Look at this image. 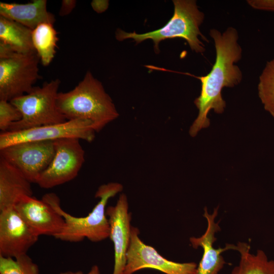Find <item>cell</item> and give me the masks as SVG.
Segmentation results:
<instances>
[{
	"instance_id": "obj_1",
	"label": "cell",
	"mask_w": 274,
	"mask_h": 274,
	"mask_svg": "<svg viewBox=\"0 0 274 274\" xmlns=\"http://www.w3.org/2000/svg\"><path fill=\"white\" fill-rule=\"evenodd\" d=\"M216 50V59L210 72L204 76L198 77L201 82L200 95L194 100L198 114L189 133L195 137L202 129L209 126L208 117L210 111L223 113L226 107L221 92L224 87L232 88L239 84L243 79L239 67L235 64L241 60L242 49L237 42V31L228 27L223 33L216 29L210 30Z\"/></svg>"
},
{
	"instance_id": "obj_2",
	"label": "cell",
	"mask_w": 274,
	"mask_h": 274,
	"mask_svg": "<svg viewBox=\"0 0 274 274\" xmlns=\"http://www.w3.org/2000/svg\"><path fill=\"white\" fill-rule=\"evenodd\" d=\"M56 102L58 110L66 120H89L96 132L119 116L112 98L90 71L74 89L59 92Z\"/></svg>"
},
{
	"instance_id": "obj_3",
	"label": "cell",
	"mask_w": 274,
	"mask_h": 274,
	"mask_svg": "<svg viewBox=\"0 0 274 274\" xmlns=\"http://www.w3.org/2000/svg\"><path fill=\"white\" fill-rule=\"evenodd\" d=\"M123 186L118 182L100 185L95 197L99 198L92 211L87 216L78 217L65 212L60 206L59 197L54 193H48L42 199L50 204L64 220L62 230L54 237L69 242H79L87 238L93 242L105 240L110 236V224L106 215L109 200L120 192Z\"/></svg>"
},
{
	"instance_id": "obj_4",
	"label": "cell",
	"mask_w": 274,
	"mask_h": 274,
	"mask_svg": "<svg viewBox=\"0 0 274 274\" xmlns=\"http://www.w3.org/2000/svg\"><path fill=\"white\" fill-rule=\"evenodd\" d=\"M174 12L167 23L161 28L145 33L127 32L118 29L116 32V38L119 41L127 39H133L136 44L147 39H151L154 44L156 53L159 51L160 41L168 39L181 38L187 41L191 50L202 53L205 51L204 45L199 37L209 42L201 33L200 26L202 23L204 13L200 11L194 0H174Z\"/></svg>"
},
{
	"instance_id": "obj_5",
	"label": "cell",
	"mask_w": 274,
	"mask_h": 274,
	"mask_svg": "<svg viewBox=\"0 0 274 274\" xmlns=\"http://www.w3.org/2000/svg\"><path fill=\"white\" fill-rule=\"evenodd\" d=\"M59 79L33 87L28 93L10 102L20 112L21 119L13 123L7 131H17L37 127L57 124L66 120L57 106Z\"/></svg>"
},
{
	"instance_id": "obj_6",
	"label": "cell",
	"mask_w": 274,
	"mask_h": 274,
	"mask_svg": "<svg viewBox=\"0 0 274 274\" xmlns=\"http://www.w3.org/2000/svg\"><path fill=\"white\" fill-rule=\"evenodd\" d=\"M40 60L36 52H14L0 58V100L10 101L32 89L39 77Z\"/></svg>"
},
{
	"instance_id": "obj_7",
	"label": "cell",
	"mask_w": 274,
	"mask_h": 274,
	"mask_svg": "<svg viewBox=\"0 0 274 274\" xmlns=\"http://www.w3.org/2000/svg\"><path fill=\"white\" fill-rule=\"evenodd\" d=\"M93 123L77 119L17 131L1 132L0 149L25 142L55 141L64 139H78L91 142L95 136Z\"/></svg>"
},
{
	"instance_id": "obj_8",
	"label": "cell",
	"mask_w": 274,
	"mask_h": 274,
	"mask_svg": "<svg viewBox=\"0 0 274 274\" xmlns=\"http://www.w3.org/2000/svg\"><path fill=\"white\" fill-rule=\"evenodd\" d=\"M80 140L64 139L54 141V156L36 184L42 188L48 189L75 178L85 161V152Z\"/></svg>"
},
{
	"instance_id": "obj_9",
	"label": "cell",
	"mask_w": 274,
	"mask_h": 274,
	"mask_svg": "<svg viewBox=\"0 0 274 274\" xmlns=\"http://www.w3.org/2000/svg\"><path fill=\"white\" fill-rule=\"evenodd\" d=\"M54 141H30L0 149V158L19 171L31 183L50 164L54 154Z\"/></svg>"
},
{
	"instance_id": "obj_10",
	"label": "cell",
	"mask_w": 274,
	"mask_h": 274,
	"mask_svg": "<svg viewBox=\"0 0 274 274\" xmlns=\"http://www.w3.org/2000/svg\"><path fill=\"white\" fill-rule=\"evenodd\" d=\"M139 234V229L131 226L123 274H133L146 268L156 269L165 274L196 273V263H179L169 260L159 254L153 247L145 244L140 239Z\"/></svg>"
},
{
	"instance_id": "obj_11",
	"label": "cell",
	"mask_w": 274,
	"mask_h": 274,
	"mask_svg": "<svg viewBox=\"0 0 274 274\" xmlns=\"http://www.w3.org/2000/svg\"><path fill=\"white\" fill-rule=\"evenodd\" d=\"M39 237L15 207L0 211V256L16 258L26 254Z\"/></svg>"
},
{
	"instance_id": "obj_12",
	"label": "cell",
	"mask_w": 274,
	"mask_h": 274,
	"mask_svg": "<svg viewBox=\"0 0 274 274\" xmlns=\"http://www.w3.org/2000/svg\"><path fill=\"white\" fill-rule=\"evenodd\" d=\"M110 224V236L114 247V266L112 274H123L126 264L131 226L126 195L121 194L114 206L106 209Z\"/></svg>"
},
{
	"instance_id": "obj_13",
	"label": "cell",
	"mask_w": 274,
	"mask_h": 274,
	"mask_svg": "<svg viewBox=\"0 0 274 274\" xmlns=\"http://www.w3.org/2000/svg\"><path fill=\"white\" fill-rule=\"evenodd\" d=\"M15 208L32 230L39 236L55 237L62 230L64 220L47 202L32 196H24Z\"/></svg>"
},
{
	"instance_id": "obj_14",
	"label": "cell",
	"mask_w": 274,
	"mask_h": 274,
	"mask_svg": "<svg viewBox=\"0 0 274 274\" xmlns=\"http://www.w3.org/2000/svg\"><path fill=\"white\" fill-rule=\"evenodd\" d=\"M218 207L214 209L212 214H209L207 208H204L203 216L207 221L208 226L205 232L200 236L191 237L189 241L194 249L200 247L203 254L197 265L196 274H219L226 262L222 254L227 250H234L235 245L226 244L224 248H215L214 243L217 239L215 234L220 230L218 222H216Z\"/></svg>"
},
{
	"instance_id": "obj_15",
	"label": "cell",
	"mask_w": 274,
	"mask_h": 274,
	"mask_svg": "<svg viewBox=\"0 0 274 274\" xmlns=\"http://www.w3.org/2000/svg\"><path fill=\"white\" fill-rule=\"evenodd\" d=\"M46 0H33L27 4L0 2V16L33 30L41 23L53 24L54 15L47 9Z\"/></svg>"
},
{
	"instance_id": "obj_16",
	"label": "cell",
	"mask_w": 274,
	"mask_h": 274,
	"mask_svg": "<svg viewBox=\"0 0 274 274\" xmlns=\"http://www.w3.org/2000/svg\"><path fill=\"white\" fill-rule=\"evenodd\" d=\"M31 182L0 158V211L14 207L24 196H32Z\"/></svg>"
},
{
	"instance_id": "obj_17",
	"label": "cell",
	"mask_w": 274,
	"mask_h": 274,
	"mask_svg": "<svg viewBox=\"0 0 274 274\" xmlns=\"http://www.w3.org/2000/svg\"><path fill=\"white\" fill-rule=\"evenodd\" d=\"M249 243L239 242L234 250L240 254L238 265L230 274H274V260H269L265 252L258 250L256 254L250 252Z\"/></svg>"
},
{
	"instance_id": "obj_18",
	"label": "cell",
	"mask_w": 274,
	"mask_h": 274,
	"mask_svg": "<svg viewBox=\"0 0 274 274\" xmlns=\"http://www.w3.org/2000/svg\"><path fill=\"white\" fill-rule=\"evenodd\" d=\"M32 30L0 16V41L8 45L16 52H36L32 41Z\"/></svg>"
},
{
	"instance_id": "obj_19",
	"label": "cell",
	"mask_w": 274,
	"mask_h": 274,
	"mask_svg": "<svg viewBox=\"0 0 274 274\" xmlns=\"http://www.w3.org/2000/svg\"><path fill=\"white\" fill-rule=\"evenodd\" d=\"M58 40L57 32L52 24L41 23L32 30L33 45L44 66L48 65L54 58Z\"/></svg>"
},
{
	"instance_id": "obj_20",
	"label": "cell",
	"mask_w": 274,
	"mask_h": 274,
	"mask_svg": "<svg viewBox=\"0 0 274 274\" xmlns=\"http://www.w3.org/2000/svg\"><path fill=\"white\" fill-rule=\"evenodd\" d=\"M258 92L264 109L274 118V59L266 63L259 76Z\"/></svg>"
},
{
	"instance_id": "obj_21",
	"label": "cell",
	"mask_w": 274,
	"mask_h": 274,
	"mask_svg": "<svg viewBox=\"0 0 274 274\" xmlns=\"http://www.w3.org/2000/svg\"><path fill=\"white\" fill-rule=\"evenodd\" d=\"M0 274H40L39 268L27 254L16 258L0 256Z\"/></svg>"
},
{
	"instance_id": "obj_22",
	"label": "cell",
	"mask_w": 274,
	"mask_h": 274,
	"mask_svg": "<svg viewBox=\"0 0 274 274\" xmlns=\"http://www.w3.org/2000/svg\"><path fill=\"white\" fill-rule=\"evenodd\" d=\"M22 115L19 110L10 101L0 100V129L7 131L11 125L19 121Z\"/></svg>"
},
{
	"instance_id": "obj_23",
	"label": "cell",
	"mask_w": 274,
	"mask_h": 274,
	"mask_svg": "<svg viewBox=\"0 0 274 274\" xmlns=\"http://www.w3.org/2000/svg\"><path fill=\"white\" fill-rule=\"evenodd\" d=\"M247 2L253 9L274 12V0H248Z\"/></svg>"
},
{
	"instance_id": "obj_24",
	"label": "cell",
	"mask_w": 274,
	"mask_h": 274,
	"mask_svg": "<svg viewBox=\"0 0 274 274\" xmlns=\"http://www.w3.org/2000/svg\"><path fill=\"white\" fill-rule=\"evenodd\" d=\"M77 1L75 0H63L59 12L60 16L68 15L75 8Z\"/></svg>"
},
{
	"instance_id": "obj_25",
	"label": "cell",
	"mask_w": 274,
	"mask_h": 274,
	"mask_svg": "<svg viewBox=\"0 0 274 274\" xmlns=\"http://www.w3.org/2000/svg\"><path fill=\"white\" fill-rule=\"evenodd\" d=\"M93 9L98 13L105 11L108 6V2L106 1H93L91 3Z\"/></svg>"
},
{
	"instance_id": "obj_26",
	"label": "cell",
	"mask_w": 274,
	"mask_h": 274,
	"mask_svg": "<svg viewBox=\"0 0 274 274\" xmlns=\"http://www.w3.org/2000/svg\"><path fill=\"white\" fill-rule=\"evenodd\" d=\"M60 274H100V272L98 266L96 265H94L92 266L89 272L86 273H84L81 271H66L64 272H62Z\"/></svg>"
}]
</instances>
